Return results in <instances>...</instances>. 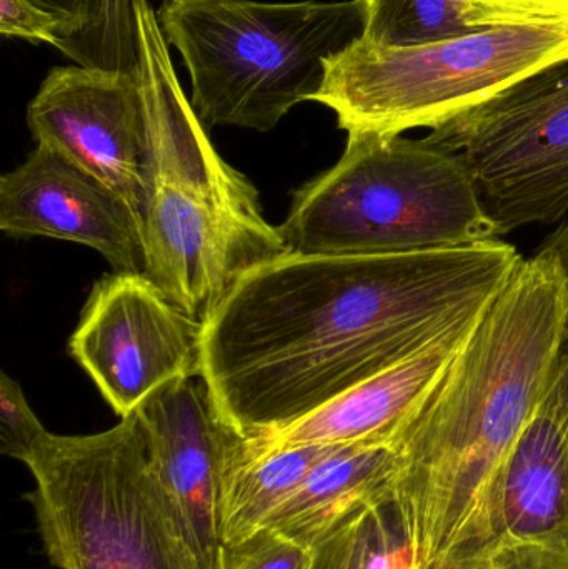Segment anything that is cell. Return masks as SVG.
Listing matches in <instances>:
<instances>
[{
  "mask_svg": "<svg viewBox=\"0 0 568 569\" xmlns=\"http://www.w3.org/2000/svg\"><path fill=\"white\" fill-rule=\"evenodd\" d=\"M522 257L504 240L402 253H286L243 276L202 331L200 380L243 438L283 430L486 311Z\"/></svg>",
  "mask_w": 568,
  "mask_h": 569,
  "instance_id": "cell-1",
  "label": "cell"
},
{
  "mask_svg": "<svg viewBox=\"0 0 568 569\" xmlns=\"http://www.w3.org/2000/svg\"><path fill=\"white\" fill-rule=\"evenodd\" d=\"M562 267L522 259L397 441L399 501L422 569L472 550L500 473L552 387L566 335Z\"/></svg>",
  "mask_w": 568,
  "mask_h": 569,
  "instance_id": "cell-2",
  "label": "cell"
},
{
  "mask_svg": "<svg viewBox=\"0 0 568 569\" xmlns=\"http://www.w3.org/2000/svg\"><path fill=\"white\" fill-rule=\"evenodd\" d=\"M133 9L147 127L143 276L203 325L243 276L290 250L279 227L263 219L256 187L213 149L177 79L152 3L136 0Z\"/></svg>",
  "mask_w": 568,
  "mask_h": 569,
  "instance_id": "cell-3",
  "label": "cell"
},
{
  "mask_svg": "<svg viewBox=\"0 0 568 569\" xmlns=\"http://www.w3.org/2000/svg\"><path fill=\"white\" fill-rule=\"evenodd\" d=\"M292 253L402 256L500 239L457 153L429 140L350 133L332 169L293 196L279 227Z\"/></svg>",
  "mask_w": 568,
  "mask_h": 569,
  "instance_id": "cell-4",
  "label": "cell"
},
{
  "mask_svg": "<svg viewBox=\"0 0 568 569\" xmlns=\"http://www.w3.org/2000/svg\"><path fill=\"white\" fill-rule=\"evenodd\" d=\"M157 12L206 127L270 132L326 82L327 59L366 29V0H162Z\"/></svg>",
  "mask_w": 568,
  "mask_h": 569,
  "instance_id": "cell-5",
  "label": "cell"
},
{
  "mask_svg": "<svg viewBox=\"0 0 568 569\" xmlns=\"http://www.w3.org/2000/svg\"><path fill=\"white\" fill-rule=\"evenodd\" d=\"M29 495L59 569H207L160 480L136 413L82 437L47 433L27 461Z\"/></svg>",
  "mask_w": 568,
  "mask_h": 569,
  "instance_id": "cell-6",
  "label": "cell"
},
{
  "mask_svg": "<svg viewBox=\"0 0 568 569\" xmlns=\"http://www.w3.org/2000/svg\"><path fill=\"white\" fill-rule=\"evenodd\" d=\"M568 63V27H492L429 46L387 49L359 40L327 59L312 102L347 136L437 129L532 77Z\"/></svg>",
  "mask_w": 568,
  "mask_h": 569,
  "instance_id": "cell-7",
  "label": "cell"
},
{
  "mask_svg": "<svg viewBox=\"0 0 568 569\" xmlns=\"http://www.w3.org/2000/svg\"><path fill=\"white\" fill-rule=\"evenodd\" d=\"M567 66L532 77L426 137L464 160L500 237L568 216Z\"/></svg>",
  "mask_w": 568,
  "mask_h": 569,
  "instance_id": "cell-8",
  "label": "cell"
},
{
  "mask_svg": "<svg viewBox=\"0 0 568 569\" xmlns=\"http://www.w3.org/2000/svg\"><path fill=\"white\" fill-rule=\"evenodd\" d=\"M202 331L146 276L113 272L90 291L69 348L126 418L170 381L200 378Z\"/></svg>",
  "mask_w": 568,
  "mask_h": 569,
  "instance_id": "cell-9",
  "label": "cell"
},
{
  "mask_svg": "<svg viewBox=\"0 0 568 569\" xmlns=\"http://www.w3.org/2000/svg\"><path fill=\"white\" fill-rule=\"evenodd\" d=\"M27 126L37 146L96 177L140 213L147 127L136 70L53 67L27 107Z\"/></svg>",
  "mask_w": 568,
  "mask_h": 569,
  "instance_id": "cell-10",
  "label": "cell"
},
{
  "mask_svg": "<svg viewBox=\"0 0 568 569\" xmlns=\"http://www.w3.org/2000/svg\"><path fill=\"white\" fill-rule=\"evenodd\" d=\"M0 230L97 250L116 273H146L142 219L96 177L47 147L0 179Z\"/></svg>",
  "mask_w": 568,
  "mask_h": 569,
  "instance_id": "cell-11",
  "label": "cell"
},
{
  "mask_svg": "<svg viewBox=\"0 0 568 569\" xmlns=\"http://www.w3.org/2000/svg\"><path fill=\"white\" fill-rule=\"evenodd\" d=\"M133 413L197 553L207 569H222L223 481L239 433L223 423L197 378L170 381Z\"/></svg>",
  "mask_w": 568,
  "mask_h": 569,
  "instance_id": "cell-12",
  "label": "cell"
},
{
  "mask_svg": "<svg viewBox=\"0 0 568 569\" xmlns=\"http://www.w3.org/2000/svg\"><path fill=\"white\" fill-rule=\"evenodd\" d=\"M480 317L452 328L409 360L357 385L283 430L259 438L240 437L239 450L257 455L303 445L397 443Z\"/></svg>",
  "mask_w": 568,
  "mask_h": 569,
  "instance_id": "cell-13",
  "label": "cell"
},
{
  "mask_svg": "<svg viewBox=\"0 0 568 569\" xmlns=\"http://www.w3.org/2000/svg\"><path fill=\"white\" fill-rule=\"evenodd\" d=\"M562 538H568V425L542 407L510 453L464 560L504 545Z\"/></svg>",
  "mask_w": 568,
  "mask_h": 569,
  "instance_id": "cell-14",
  "label": "cell"
},
{
  "mask_svg": "<svg viewBox=\"0 0 568 569\" xmlns=\"http://www.w3.org/2000/svg\"><path fill=\"white\" fill-rule=\"evenodd\" d=\"M396 443L339 445L319 461L266 528L312 547L367 501L392 491Z\"/></svg>",
  "mask_w": 568,
  "mask_h": 569,
  "instance_id": "cell-15",
  "label": "cell"
},
{
  "mask_svg": "<svg viewBox=\"0 0 568 569\" xmlns=\"http://www.w3.org/2000/svg\"><path fill=\"white\" fill-rule=\"evenodd\" d=\"M239 438L233 445L223 481V548L233 547L263 530L296 493L310 470L339 447L303 445L246 455L237 447Z\"/></svg>",
  "mask_w": 568,
  "mask_h": 569,
  "instance_id": "cell-16",
  "label": "cell"
},
{
  "mask_svg": "<svg viewBox=\"0 0 568 569\" xmlns=\"http://www.w3.org/2000/svg\"><path fill=\"white\" fill-rule=\"evenodd\" d=\"M310 548L307 569H422L392 491L350 511Z\"/></svg>",
  "mask_w": 568,
  "mask_h": 569,
  "instance_id": "cell-17",
  "label": "cell"
},
{
  "mask_svg": "<svg viewBox=\"0 0 568 569\" xmlns=\"http://www.w3.org/2000/svg\"><path fill=\"white\" fill-rule=\"evenodd\" d=\"M479 30L460 0H366L362 39L372 46L409 49Z\"/></svg>",
  "mask_w": 568,
  "mask_h": 569,
  "instance_id": "cell-18",
  "label": "cell"
},
{
  "mask_svg": "<svg viewBox=\"0 0 568 569\" xmlns=\"http://www.w3.org/2000/svg\"><path fill=\"white\" fill-rule=\"evenodd\" d=\"M49 431L30 408L19 381L0 373V451L23 465Z\"/></svg>",
  "mask_w": 568,
  "mask_h": 569,
  "instance_id": "cell-19",
  "label": "cell"
},
{
  "mask_svg": "<svg viewBox=\"0 0 568 569\" xmlns=\"http://www.w3.org/2000/svg\"><path fill=\"white\" fill-rule=\"evenodd\" d=\"M477 29L568 27V0H460Z\"/></svg>",
  "mask_w": 568,
  "mask_h": 569,
  "instance_id": "cell-20",
  "label": "cell"
},
{
  "mask_svg": "<svg viewBox=\"0 0 568 569\" xmlns=\"http://www.w3.org/2000/svg\"><path fill=\"white\" fill-rule=\"evenodd\" d=\"M312 548L263 528L233 547L223 548L222 569H307Z\"/></svg>",
  "mask_w": 568,
  "mask_h": 569,
  "instance_id": "cell-21",
  "label": "cell"
},
{
  "mask_svg": "<svg viewBox=\"0 0 568 569\" xmlns=\"http://www.w3.org/2000/svg\"><path fill=\"white\" fill-rule=\"evenodd\" d=\"M66 23V39L59 52L77 66H96L97 39L106 0H33Z\"/></svg>",
  "mask_w": 568,
  "mask_h": 569,
  "instance_id": "cell-22",
  "label": "cell"
},
{
  "mask_svg": "<svg viewBox=\"0 0 568 569\" xmlns=\"http://www.w3.org/2000/svg\"><path fill=\"white\" fill-rule=\"evenodd\" d=\"M459 563L464 569H568V538L504 545Z\"/></svg>",
  "mask_w": 568,
  "mask_h": 569,
  "instance_id": "cell-23",
  "label": "cell"
},
{
  "mask_svg": "<svg viewBox=\"0 0 568 569\" xmlns=\"http://www.w3.org/2000/svg\"><path fill=\"white\" fill-rule=\"evenodd\" d=\"M0 33L32 43H49L60 50L66 23L33 0H0Z\"/></svg>",
  "mask_w": 568,
  "mask_h": 569,
  "instance_id": "cell-24",
  "label": "cell"
},
{
  "mask_svg": "<svg viewBox=\"0 0 568 569\" xmlns=\"http://www.w3.org/2000/svg\"><path fill=\"white\" fill-rule=\"evenodd\" d=\"M542 249L550 250L559 260L568 291V219L560 223L559 229L552 236L547 237ZM542 407L552 411L564 423L568 425V311L566 335H564L562 348H560L559 360H557L556 375H554L549 397Z\"/></svg>",
  "mask_w": 568,
  "mask_h": 569,
  "instance_id": "cell-25",
  "label": "cell"
},
{
  "mask_svg": "<svg viewBox=\"0 0 568 569\" xmlns=\"http://www.w3.org/2000/svg\"><path fill=\"white\" fill-rule=\"evenodd\" d=\"M430 569H464L459 561H442Z\"/></svg>",
  "mask_w": 568,
  "mask_h": 569,
  "instance_id": "cell-26",
  "label": "cell"
}]
</instances>
